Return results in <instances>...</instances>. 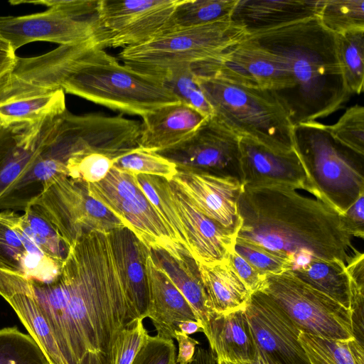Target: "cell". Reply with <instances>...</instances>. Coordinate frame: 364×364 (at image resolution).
Instances as JSON below:
<instances>
[{
    "label": "cell",
    "mask_w": 364,
    "mask_h": 364,
    "mask_svg": "<svg viewBox=\"0 0 364 364\" xmlns=\"http://www.w3.org/2000/svg\"><path fill=\"white\" fill-rule=\"evenodd\" d=\"M174 338L178 344L176 363L188 364L194 357L197 348L196 346L199 344V342L180 331H175Z\"/></svg>",
    "instance_id": "bcb514c9"
},
{
    "label": "cell",
    "mask_w": 364,
    "mask_h": 364,
    "mask_svg": "<svg viewBox=\"0 0 364 364\" xmlns=\"http://www.w3.org/2000/svg\"><path fill=\"white\" fill-rule=\"evenodd\" d=\"M171 181L201 213L237 235L242 225L237 207L242 189L240 180L178 168Z\"/></svg>",
    "instance_id": "e0dca14e"
},
{
    "label": "cell",
    "mask_w": 364,
    "mask_h": 364,
    "mask_svg": "<svg viewBox=\"0 0 364 364\" xmlns=\"http://www.w3.org/2000/svg\"><path fill=\"white\" fill-rule=\"evenodd\" d=\"M197 265L215 314H225L245 309L252 293L236 274L229 257L219 262Z\"/></svg>",
    "instance_id": "d4e9b609"
},
{
    "label": "cell",
    "mask_w": 364,
    "mask_h": 364,
    "mask_svg": "<svg viewBox=\"0 0 364 364\" xmlns=\"http://www.w3.org/2000/svg\"><path fill=\"white\" fill-rule=\"evenodd\" d=\"M294 149L316 197L343 214L364 194V155L335 139L316 121L293 126Z\"/></svg>",
    "instance_id": "8992f818"
},
{
    "label": "cell",
    "mask_w": 364,
    "mask_h": 364,
    "mask_svg": "<svg viewBox=\"0 0 364 364\" xmlns=\"http://www.w3.org/2000/svg\"><path fill=\"white\" fill-rule=\"evenodd\" d=\"M61 89L115 111L141 117L162 106L179 102L161 80L141 74L97 48L73 62L43 89Z\"/></svg>",
    "instance_id": "277c9868"
},
{
    "label": "cell",
    "mask_w": 364,
    "mask_h": 364,
    "mask_svg": "<svg viewBox=\"0 0 364 364\" xmlns=\"http://www.w3.org/2000/svg\"><path fill=\"white\" fill-rule=\"evenodd\" d=\"M148 336L149 334L144 326L143 320L137 318L123 333L117 352L116 364H131Z\"/></svg>",
    "instance_id": "7bdbcfd3"
},
{
    "label": "cell",
    "mask_w": 364,
    "mask_h": 364,
    "mask_svg": "<svg viewBox=\"0 0 364 364\" xmlns=\"http://www.w3.org/2000/svg\"><path fill=\"white\" fill-rule=\"evenodd\" d=\"M299 341L310 364H364V345L355 338L331 340L301 331Z\"/></svg>",
    "instance_id": "4dcf8cb0"
},
{
    "label": "cell",
    "mask_w": 364,
    "mask_h": 364,
    "mask_svg": "<svg viewBox=\"0 0 364 364\" xmlns=\"http://www.w3.org/2000/svg\"><path fill=\"white\" fill-rule=\"evenodd\" d=\"M320 0H238L230 19L247 36L316 16Z\"/></svg>",
    "instance_id": "603a6c76"
},
{
    "label": "cell",
    "mask_w": 364,
    "mask_h": 364,
    "mask_svg": "<svg viewBox=\"0 0 364 364\" xmlns=\"http://www.w3.org/2000/svg\"><path fill=\"white\" fill-rule=\"evenodd\" d=\"M96 37L103 38L97 15L76 18L55 9L25 16H0V38L14 51L35 41L60 46L76 44Z\"/></svg>",
    "instance_id": "9a60e30c"
},
{
    "label": "cell",
    "mask_w": 364,
    "mask_h": 364,
    "mask_svg": "<svg viewBox=\"0 0 364 364\" xmlns=\"http://www.w3.org/2000/svg\"><path fill=\"white\" fill-rule=\"evenodd\" d=\"M247 36L243 28L223 20L166 31L122 49L117 57L131 69L161 81L168 73L216 56Z\"/></svg>",
    "instance_id": "52a82bcc"
},
{
    "label": "cell",
    "mask_w": 364,
    "mask_h": 364,
    "mask_svg": "<svg viewBox=\"0 0 364 364\" xmlns=\"http://www.w3.org/2000/svg\"><path fill=\"white\" fill-rule=\"evenodd\" d=\"M181 0H99L97 20L107 48H129L164 33Z\"/></svg>",
    "instance_id": "7c38bea8"
},
{
    "label": "cell",
    "mask_w": 364,
    "mask_h": 364,
    "mask_svg": "<svg viewBox=\"0 0 364 364\" xmlns=\"http://www.w3.org/2000/svg\"><path fill=\"white\" fill-rule=\"evenodd\" d=\"M167 190L180 225L181 245L196 262L211 264L228 259L237 235L201 213L167 181Z\"/></svg>",
    "instance_id": "2e32d148"
},
{
    "label": "cell",
    "mask_w": 364,
    "mask_h": 364,
    "mask_svg": "<svg viewBox=\"0 0 364 364\" xmlns=\"http://www.w3.org/2000/svg\"><path fill=\"white\" fill-rule=\"evenodd\" d=\"M176 350L173 339L149 335L131 364H177Z\"/></svg>",
    "instance_id": "60d3db41"
},
{
    "label": "cell",
    "mask_w": 364,
    "mask_h": 364,
    "mask_svg": "<svg viewBox=\"0 0 364 364\" xmlns=\"http://www.w3.org/2000/svg\"><path fill=\"white\" fill-rule=\"evenodd\" d=\"M161 81L180 102L194 108L206 117L213 116V109L198 84L191 66L168 73Z\"/></svg>",
    "instance_id": "74e56055"
},
{
    "label": "cell",
    "mask_w": 364,
    "mask_h": 364,
    "mask_svg": "<svg viewBox=\"0 0 364 364\" xmlns=\"http://www.w3.org/2000/svg\"><path fill=\"white\" fill-rule=\"evenodd\" d=\"M207 118L180 102L162 106L142 117L138 147L155 153L168 150L186 140Z\"/></svg>",
    "instance_id": "ffe728a7"
},
{
    "label": "cell",
    "mask_w": 364,
    "mask_h": 364,
    "mask_svg": "<svg viewBox=\"0 0 364 364\" xmlns=\"http://www.w3.org/2000/svg\"><path fill=\"white\" fill-rule=\"evenodd\" d=\"M0 364H50L37 343L16 326L0 328Z\"/></svg>",
    "instance_id": "e575fe53"
},
{
    "label": "cell",
    "mask_w": 364,
    "mask_h": 364,
    "mask_svg": "<svg viewBox=\"0 0 364 364\" xmlns=\"http://www.w3.org/2000/svg\"><path fill=\"white\" fill-rule=\"evenodd\" d=\"M237 1L238 0H181L172 14L166 31L230 20V17Z\"/></svg>",
    "instance_id": "1f68e13d"
},
{
    "label": "cell",
    "mask_w": 364,
    "mask_h": 364,
    "mask_svg": "<svg viewBox=\"0 0 364 364\" xmlns=\"http://www.w3.org/2000/svg\"><path fill=\"white\" fill-rule=\"evenodd\" d=\"M146 271L151 302L148 318L157 331L156 336L173 339L180 322L199 321L191 304L156 263L149 250Z\"/></svg>",
    "instance_id": "7402d4cb"
},
{
    "label": "cell",
    "mask_w": 364,
    "mask_h": 364,
    "mask_svg": "<svg viewBox=\"0 0 364 364\" xmlns=\"http://www.w3.org/2000/svg\"><path fill=\"white\" fill-rule=\"evenodd\" d=\"M259 291L273 299L301 331L331 340L355 338L351 311L289 271L267 274Z\"/></svg>",
    "instance_id": "9c48e42d"
},
{
    "label": "cell",
    "mask_w": 364,
    "mask_h": 364,
    "mask_svg": "<svg viewBox=\"0 0 364 364\" xmlns=\"http://www.w3.org/2000/svg\"><path fill=\"white\" fill-rule=\"evenodd\" d=\"M86 186L90 196L118 217L149 249L164 250L177 259L188 256L132 174L112 167L102 181Z\"/></svg>",
    "instance_id": "ba28073f"
},
{
    "label": "cell",
    "mask_w": 364,
    "mask_h": 364,
    "mask_svg": "<svg viewBox=\"0 0 364 364\" xmlns=\"http://www.w3.org/2000/svg\"><path fill=\"white\" fill-rule=\"evenodd\" d=\"M248 364H274L264 354H263L257 348L256 354L253 360L247 363Z\"/></svg>",
    "instance_id": "f907efd6"
},
{
    "label": "cell",
    "mask_w": 364,
    "mask_h": 364,
    "mask_svg": "<svg viewBox=\"0 0 364 364\" xmlns=\"http://www.w3.org/2000/svg\"><path fill=\"white\" fill-rule=\"evenodd\" d=\"M247 38L284 63L293 85L276 95L293 126L326 117L350 99L337 58L336 34L316 16Z\"/></svg>",
    "instance_id": "3957f363"
},
{
    "label": "cell",
    "mask_w": 364,
    "mask_h": 364,
    "mask_svg": "<svg viewBox=\"0 0 364 364\" xmlns=\"http://www.w3.org/2000/svg\"><path fill=\"white\" fill-rule=\"evenodd\" d=\"M297 279L350 310V282L346 264L340 260L314 259L289 271Z\"/></svg>",
    "instance_id": "83f0119b"
},
{
    "label": "cell",
    "mask_w": 364,
    "mask_h": 364,
    "mask_svg": "<svg viewBox=\"0 0 364 364\" xmlns=\"http://www.w3.org/2000/svg\"><path fill=\"white\" fill-rule=\"evenodd\" d=\"M108 233L75 240L50 281L12 273L47 321L64 364H116L123 333L138 318Z\"/></svg>",
    "instance_id": "6da1fadb"
},
{
    "label": "cell",
    "mask_w": 364,
    "mask_h": 364,
    "mask_svg": "<svg viewBox=\"0 0 364 364\" xmlns=\"http://www.w3.org/2000/svg\"><path fill=\"white\" fill-rule=\"evenodd\" d=\"M196 77L213 116L224 126L240 137L250 138L274 151L294 149L293 124L274 91L215 76Z\"/></svg>",
    "instance_id": "5b68a950"
},
{
    "label": "cell",
    "mask_w": 364,
    "mask_h": 364,
    "mask_svg": "<svg viewBox=\"0 0 364 364\" xmlns=\"http://www.w3.org/2000/svg\"><path fill=\"white\" fill-rule=\"evenodd\" d=\"M328 129L338 142L364 155V107L362 105L355 104L348 108Z\"/></svg>",
    "instance_id": "f35d334b"
},
{
    "label": "cell",
    "mask_w": 364,
    "mask_h": 364,
    "mask_svg": "<svg viewBox=\"0 0 364 364\" xmlns=\"http://www.w3.org/2000/svg\"><path fill=\"white\" fill-rule=\"evenodd\" d=\"M241 183L249 187H284L314 196L303 164L294 149L274 151L250 138L240 140Z\"/></svg>",
    "instance_id": "ac0fdd59"
},
{
    "label": "cell",
    "mask_w": 364,
    "mask_h": 364,
    "mask_svg": "<svg viewBox=\"0 0 364 364\" xmlns=\"http://www.w3.org/2000/svg\"><path fill=\"white\" fill-rule=\"evenodd\" d=\"M237 207L242 225L236 239L286 259L290 270L314 259L346 264L348 252L356 250L341 214L295 189L242 186Z\"/></svg>",
    "instance_id": "7a4b0ae2"
},
{
    "label": "cell",
    "mask_w": 364,
    "mask_h": 364,
    "mask_svg": "<svg viewBox=\"0 0 364 364\" xmlns=\"http://www.w3.org/2000/svg\"><path fill=\"white\" fill-rule=\"evenodd\" d=\"M216 359L251 362L257 352L245 309L214 314L203 332Z\"/></svg>",
    "instance_id": "cb8c5ba5"
},
{
    "label": "cell",
    "mask_w": 364,
    "mask_h": 364,
    "mask_svg": "<svg viewBox=\"0 0 364 364\" xmlns=\"http://www.w3.org/2000/svg\"><path fill=\"white\" fill-rule=\"evenodd\" d=\"M240 137L213 116L177 146L157 153L178 169L232 177L241 181Z\"/></svg>",
    "instance_id": "4fadbf2b"
},
{
    "label": "cell",
    "mask_w": 364,
    "mask_h": 364,
    "mask_svg": "<svg viewBox=\"0 0 364 364\" xmlns=\"http://www.w3.org/2000/svg\"><path fill=\"white\" fill-rule=\"evenodd\" d=\"M12 220L50 259L63 264L70 247L41 209L34 203L28 205L23 215L8 210Z\"/></svg>",
    "instance_id": "f546056e"
},
{
    "label": "cell",
    "mask_w": 364,
    "mask_h": 364,
    "mask_svg": "<svg viewBox=\"0 0 364 364\" xmlns=\"http://www.w3.org/2000/svg\"><path fill=\"white\" fill-rule=\"evenodd\" d=\"M64 113L36 123L0 125V199L28 170Z\"/></svg>",
    "instance_id": "d6986e66"
},
{
    "label": "cell",
    "mask_w": 364,
    "mask_h": 364,
    "mask_svg": "<svg viewBox=\"0 0 364 364\" xmlns=\"http://www.w3.org/2000/svg\"><path fill=\"white\" fill-rule=\"evenodd\" d=\"M61 267L32 257L18 233L0 218V271L46 282L54 279Z\"/></svg>",
    "instance_id": "4316f807"
},
{
    "label": "cell",
    "mask_w": 364,
    "mask_h": 364,
    "mask_svg": "<svg viewBox=\"0 0 364 364\" xmlns=\"http://www.w3.org/2000/svg\"><path fill=\"white\" fill-rule=\"evenodd\" d=\"M149 252L156 263L191 304L204 330L215 313L210 307L196 261L186 255L177 259L162 250L149 249Z\"/></svg>",
    "instance_id": "484cf974"
},
{
    "label": "cell",
    "mask_w": 364,
    "mask_h": 364,
    "mask_svg": "<svg viewBox=\"0 0 364 364\" xmlns=\"http://www.w3.org/2000/svg\"><path fill=\"white\" fill-rule=\"evenodd\" d=\"M117 155L93 149L73 154L66 161L67 176L85 183L102 181L112 168Z\"/></svg>",
    "instance_id": "8d00e7d4"
},
{
    "label": "cell",
    "mask_w": 364,
    "mask_h": 364,
    "mask_svg": "<svg viewBox=\"0 0 364 364\" xmlns=\"http://www.w3.org/2000/svg\"><path fill=\"white\" fill-rule=\"evenodd\" d=\"M216 364H248L247 363L243 362H234L227 360L216 359Z\"/></svg>",
    "instance_id": "816d5d0a"
},
{
    "label": "cell",
    "mask_w": 364,
    "mask_h": 364,
    "mask_svg": "<svg viewBox=\"0 0 364 364\" xmlns=\"http://www.w3.org/2000/svg\"><path fill=\"white\" fill-rule=\"evenodd\" d=\"M196 76H215L241 85L279 94L292 87L284 63L247 37L213 58L191 65Z\"/></svg>",
    "instance_id": "8fae6325"
},
{
    "label": "cell",
    "mask_w": 364,
    "mask_h": 364,
    "mask_svg": "<svg viewBox=\"0 0 364 364\" xmlns=\"http://www.w3.org/2000/svg\"><path fill=\"white\" fill-rule=\"evenodd\" d=\"M234 250L264 275L280 274L291 269L286 259L259 246L236 239Z\"/></svg>",
    "instance_id": "ab89813d"
},
{
    "label": "cell",
    "mask_w": 364,
    "mask_h": 364,
    "mask_svg": "<svg viewBox=\"0 0 364 364\" xmlns=\"http://www.w3.org/2000/svg\"><path fill=\"white\" fill-rule=\"evenodd\" d=\"M99 0H12L9 3L13 6L31 4L61 11L76 18H85L96 16Z\"/></svg>",
    "instance_id": "b9f144b4"
},
{
    "label": "cell",
    "mask_w": 364,
    "mask_h": 364,
    "mask_svg": "<svg viewBox=\"0 0 364 364\" xmlns=\"http://www.w3.org/2000/svg\"><path fill=\"white\" fill-rule=\"evenodd\" d=\"M113 167L133 174H144L163 178L171 181L178 171L177 166L155 152L134 148L114 159Z\"/></svg>",
    "instance_id": "d590c367"
},
{
    "label": "cell",
    "mask_w": 364,
    "mask_h": 364,
    "mask_svg": "<svg viewBox=\"0 0 364 364\" xmlns=\"http://www.w3.org/2000/svg\"><path fill=\"white\" fill-rule=\"evenodd\" d=\"M343 227L352 237H364V194L341 214Z\"/></svg>",
    "instance_id": "f6af8a7d"
},
{
    "label": "cell",
    "mask_w": 364,
    "mask_h": 364,
    "mask_svg": "<svg viewBox=\"0 0 364 364\" xmlns=\"http://www.w3.org/2000/svg\"><path fill=\"white\" fill-rule=\"evenodd\" d=\"M188 364H216V357L210 348L197 347L194 357Z\"/></svg>",
    "instance_id": "c3c4849f"
},
{
    "label": "cell",
    "mask_w": 364,
    "mask_h": 364,
    "mask_svg": "<svg viewBox=\"0 0 364 364\" xmlns=\"http://www.w3.org/2000/svg\"><path fill=\"white\" fill-rule=\"evenodd\" d=\"M245 314L257 348L274 364H310L299 341L301 330L262 291L251 294Z\"/></svg>",
    "instance_id": "5bb4252c"
},
{
    "label": "cell",
    "mask_w": 364,
    "mask_h": 364,
    "mask_svg": "<svg viewBox=\"0 0 364 364\" xmlns=\"http://www.w3.org/2000/svg\"><path fill=\"white\" fill-rule=\"evenodd\" d=\"M316 17L336 35L364 29V0H320Z\"/></svg>",
    "instance_id": "836d02e7"
},
{
    "label": "cell",
    "mask_w": 364,
    "mask_h": 364,
    "mask_svg": "<svg viewBox=\"0 0 364 364\" xmlns=\"http://www.w3.org/2000/svg\"><path fill=\"white\" fill-rule=\"evenodd\" d=\"M108 234L127 298L137 318L144 320L151 305L146 271L149 249L127 227Z\"/></svg>",
    "instance_id": "44dd1931"
},
{
    "label": "cell",
    "mask_w": 364,
    "mask_h": 364,
    "mask_svg": "<svg viewBox=\"0 0 364 364\" xmlns=\"http://www.w3.org/2000/svg\"><path fill=\"white\" fill-rule=\"evenodd\" d=\"M32 203L41 209L69 247L91 232L108 233L126 227L118 217L90 196L85 183L66 175L53 178Z\"/></svg>",
    "instance_id": "30bf717a"
},
{
    "label": "cell",
    "mask_w": 364,
    "mask_h": 364,
    "mask_svg": "<svg viewBox=\"0 0 364 364\" xmlns=\"http://www.w3.org/2000/svg\"><path fill=\"white\" fill-rule=\"evenodd\" d=\"M65 92H54L18 97L0 102V125L36 123L50 116L64 113L67 109Z\"/></svg>",
    "instance_id": "f1b7e54d"
},
{
    "label": "cell",
    "mask_w": 364,
    "mask_h": 364,
    "mask_svg": "<svg viewBox=\"0 0 364 364\" xmlns=\"http://www.w3.org/2000/svg\"><path fill=\"white\" fill-rule=\"evenodd\" d=\"M178 329L181 332L189 336L197 332H203V326L198 321H186L178 323Z\"/></svg>",
    "instance_id": "681fc988"
},
{
    "label": "cell",
    "mask_w": 364,
    "mask_h": 364,
    "mask_svg": "<svg viewBox=\"0 0 364 364\" xmlns=\"http://www.w3.org/2000/svg\"><path fill=\"white\" fill-rule=\"evenodd\" d=\"M336 40L346 87L350 95H360L364 82V29L337 34Z\"/></svg>",
    "instance_id": "d6a6232c"
},
{
    "label": "cell",
    "mask_w": 364,
    "mask_h": 364,
    "mask_svg": "<svg viewBox=\"0 0 364 364\" xmlns=\"http://www.w3.org/2000/svg\"><path fill=\"white\" fill-rule=\"evenodd\" d=\"M15 53L9 43L0 38V82L14 69L17 59Z\"/></svg>",
    "instance_id": "7dc6e473"
},
{
    "label": "cell",
    "mask_w": 364,
    "mask_h": 364,
    "mask_svg": "<svg viewBox=\"0 0 364 364\" xmlns=\"http://www.w3.org/2000/svg\"><path fill=\"white\" fill-rule=\"evenodd\" d=\"M229 259L236 274L251 293L262 289L266 275L259 272L234 249Z\"/></svg>",
    "instance_id": "ee69618b"
}]
</instances>
